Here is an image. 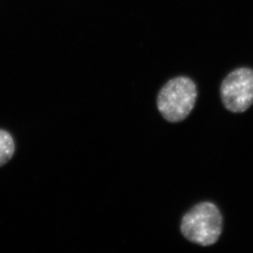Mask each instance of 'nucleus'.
I'll return each instance as SVG.
<instances>
[{
  "label": "nucleus",
  "mask_w": 253,
  "mask_h": 253,
  "mask_svg": "<svg viewBox=\"0 0 253 253\" xmlns=\"http://www.w3.org/2000/svg\"><path fill=\"white\" fill-rule=\"evenodd\" d=\"M222 226V215L217 206L211 202H202L184 214L180 231L193 244L209 247L220 239Z\"/></svg>",
  "instance_id": "1"
},
{
  "label": "nucleus",
  "mask_w": 253,
  "mask_h": 253,
  "mask_svg": "<svg viewBox=\"0 0 253 253\" xmlns=\"http://www.w3.org/2000/svg\"><path fill=\"white\" fill-rule=\"evenodd\" d=\"M198 89L194 81L186 77L169 80L161 88L157 98V106L163 118L171 122H181L194 109Z\"/></svg>",
  "instance_id": "2"
},
{
  "label": "nucleus",
  "mask_w": 253,
  "mask_h": 253,
  "mask_svg": "<svg viewBox=\"0 0 253 253\" xmlns=\"http://www.w3.org/2000/svg\"><path fill=\"white\" fill-rule=\"evenodd\" d=\"M220 98L229 112H246L253 104V70L241 67L230 72L220 85Z\"/></svg>",
  "instance_id": "3"
},
{
  "label": "nucleus",
  "mask_w": 253,
  "mask_h": 253,
  "mask_svg": "<svg viewBox=\"0 0 253 253\" xmlns=\"http://www.w3.org/2000/svg\"><path fill=\"white\" fill-rule=\"evenodd\" d=\"M15 144L8 132L0 129V167L8 163L14 154Z\"/></svg>",
  "instance_id": "4"
}]
</instances>
